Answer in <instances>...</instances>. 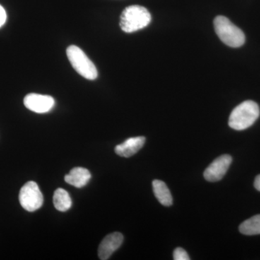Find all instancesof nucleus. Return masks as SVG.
<instances>
[{
  "label": "nucleus",
  "instance_id": "12",
  "mask_svg": "<svg viewBox=\"0 0 260 260\" xmlns=\"http://www.w3.org/2000/svg\"><path fill=\"white\" fill-rule=\"evenodd\" d=\"M53 202L56 209L60 212L67 211L72 206V200L69 193L61 188L54 191Z\"/></svg>",
  "mask_w": 260,
  "mask_h": 260
},
{
  "label": "nucleus",
  "instance_id": "14",
  "mask_svg": "<svg viewBox=\"0 0 260 260\" xmlns=\"http://www.w3.org/2000/svg\"><path fill=\"white\" fill-rule=\"evenodd\" d=\"M174 260H189L190 257L188 255L187 252L184 249L181 247H178L174 251Z\"/></svg>",
  "mask_w": 260,
  "mask_h": 260
},
{
  "label": "nucleus",
  "instance_id": "13",
  "mask_svg": "<svg viewBox=\"0 0 260 260\" xmlns=\"http://www.w3.org/2000/svg\"><path fill=\"white\" fill-rule=\"evenodd\" d=\"M239 232L247 236L260 234V215H254L243 222L239 226Z\"/></svg>",
  "mask_w": 260,
  "mask_h": 260
},
{
  "label": "nucleus",
  "instance_id": "9",
  "mask_svg": "<svg viewBox=\"0 0 260 260\" xmlns=\"http://www.w3.org/2000/svg\"><path fill=\"white\" fill-rule=\"evenodd\" d=\"M145 143V137L140 136L130 138L120 145H116L115 152L118 155L124 158H129L143 148Z\"/></svg>",
  "mask_w": 260,
  "mask_h": 260
},
{
  "label": "nucleus",
  "instance_id": "4",
  "mask_svg": "<svg viewBox=\"0 0 260 260\" xmlns=\"http://www.w3.org/2000/svg\"><path fill=\"white\" fill-rule=\"evenodd\" d=\"M67 56L78 74L88 80L96 79L98 71L95 64L80 48L75 45L70 46L67 49Z\"/></svg>",
  "mask_w": 260,
  "mask_h": 260
},
{
  "label": "nucleus",
  "instance_id": "10",
  "mask_svg": "<svg viewBox=\"0 0 260 260\" xmlns=\"http://www.w3.org/2000/svg\"><path fill=\"white\" fill-rule=\"evenodd\" d=\"M91 178V174L88 169L82 167H75L67 174L64 180L68 184L77 188L83 187L88 184Z\"/></svg>",
  "mask_w": 260,
  "mask_h": 260
},
{
  "label": "nucleus",
  "instance_id": "2",
  "mask_svg": "<svg viewBox=\"0 0 260 260\" xmlns=\"http://www.w3.org/2000/svg\"><path fill=\"white\" fill-rule=\"evenodd\" d=\"M259 107L253 101H246L232 111L229 124L235 130H244L250 127L259 118Z\"/></svg>",
  "mask_w": 260,
  "mask_h": 260
},
{
  "label": "nucleus",
  "instance_id": "7",
  "mask_svg": "<svg viewBox=\"0 0 260 260\" xmlns=\"http://www.w3.org/2000/svg\"><path fill=\"white\" fill-rule=\"evenodd\" d=\"M23 103L27 109L38 114L49 112L55 104L54 99L50 95L37 93L28 94L24 99Z\"/></svg>",
  "mask_w": 260,
  "mask_h": 260
},
{
  "label": "nucleus",
  "instance_id": "5",
  "mask_svg": "<svg viewBox=\"0 0 260 260\" xmlns=\"http://www.w3.org/2000/svg\"><path fill=\"white\" fill-rule=\"evenodd\" d=\"M19 201L23 208L28 212L39 210L44 203V197L35 181L24 184L19 194Z\"/></svg>",
  "mask_w": 260,
  "mask_h": 260
},
{
  "label": "nucleus",
  "instance_id": "8",
  "mask_svg": "<svg viewBox=\"0 0 260 260\" xmlns=\"http://www.w3.org/2000/svg\"><path fill=\"white\" fill-rule=\"evenodd\" d=\"M124 240L122 234L114 232L109 234L103 239L99 247V256L100 259L107 260L120 247Z\"/></svg>",
  "mask_w": 260,
  "mask_h": 260
},
{
  "label": "nucleus",
  "instance_id": "15",
  "mask_svg": "<svg viewBox=\"0 0 260 260\" xmlns=\"http://www.w3.org/2000/svg\"><path fill=\"white\" fill-rule=\"evenodd\" d=\"M7 20L6 11L3 6L0 5V28L5 23Z\"/></svg>",
  "mask_w": 260,
  "mask_h": 260
},
{
  "label": "nucleus",
  "instance_id": "1",
  "mask_svg": "<svg viewBox=\"0 0 260 260\" xmlns=\"http://www.w3.org/2000/svg\"><path fill=\"white\" fill-rule=\"evenodd\" d=\"M151 22V15L146 8L140 5H131L123 10L120 16V28L131 34L148 26Z\"/></svg>",
  "mask_w": 260,
  "mask_h": 260
},
{
  "label": "nucleus",
  "instance_id": "6",
  "mask_svg": "<svg viewBox=\"0 0 260 260\" xmlns=\"http://www.w3.org/2000/svg\"><path fill=\"white\" fill-rule=\"evenodd\" d=\"M232 162V157L231 155L227 154L220 155L205 169V179L210 182L221 180L226 174L228 169L230 167Z\"/></svg>",
  "mask_w": 260,
  "mask_h": 260
},
{
  "label": "nucleus",
  "instance_id": "3",
  "mask_svg": "<svg viewBox=\"0 0 260 260\" xmlns=\"http://www.w3.org/2000/svg\"><path fill=\"white\" fill-rule=\"evenodd\" d=\"M214 28L219 39L229 47L238 48L245 43V35L229 19L219 15L214 20Z\"/></svg>",
  "mask_w": 260,
  "mask_h": 260
},
{
  "label": "nucleus",
  "instance_id": "11",
  "mask_svg": "<svg viewBox=\"0 0 260 260\" xmlns=\"http://www.w3.org/2000/svg\"><path fill=\"white\" fill-rule=\"evenodd\" d=\"M153 189L155 198L159 203L164 206H171L173 204V198L171 191L167 184L162 181L154 180L153 181Z\"/></svg>",
  "mask_w": 260,
  "mask_h": 260
},
{
  "label": "nucleus",
  "instance_id": "16",
  "mask_svg": "<svg viewBox=\"0 0 260 260\" xmlns=\"http://www.w3.org/2000/svg\"><path fill=\"white\" fill-rule=\"evenodd\" d=\"M254 185V187L256 188V190L260 191V174L255 178Z\"/></svg>",
  "mask_w": 260,
  "mask_h": 260
}]
</instances>
